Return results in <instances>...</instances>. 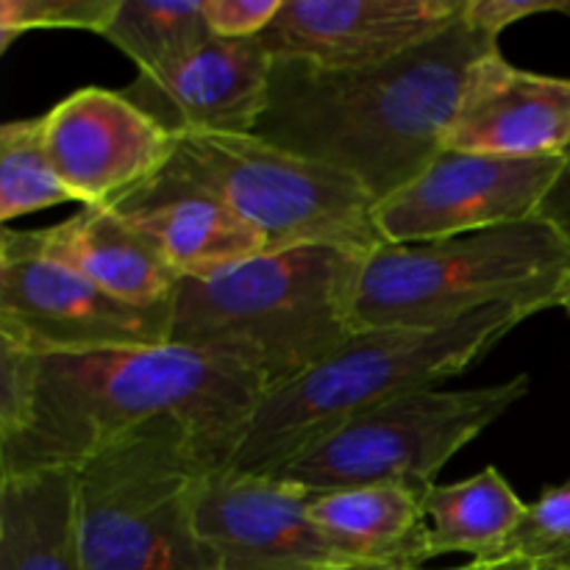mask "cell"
Masks as SVG:
<instances>
[{
	"label": "cell",
	"mask_w": 570,
	"mask_h": 570,
	"mask_svg": "<svg viewBox=\"0 0 570 570\" xmlns=\"http://www.w3.org/2000/svg\"><path fill=\"white\" fill-rule=\"evenodd\" d=\"M495 50L499 39L460 20L371 70L326 72L273 59L254 137L343 170L379 204L443 150L468 72Z\"/></svg>",
	"instance_id": "6da1fadb"
},
{
	"label": "cell",
	"mask_w": 570,
	"mask_h": 570,
	"mask_svg": "<svg viewBox=\"0 0 570 570\" xmlns=\"http://www.w3.org/2000/svg\"><path fill=\"white\" fill-rule=\"evenodd\" d=\"M265 390L250 373L184 345L37 356L28 421L0 443V479L76 471L117 438L178 417L226 468Z\"/></svg>",
	"instance_id": "7a4b0ae2"
},
{
	"label": "cell",
	"mask_w": 570,
	"mask_h": 570,
	"mask_svg": "<svg viewBox=\"0 0 570 570\" xmlns=\"http://www.w3.org/2000/svg\"><path fill=\"white\" fill-rule=\"evenodd\" d=\"M365 256L304 245L267 250L209 278H181L170 343L232 362L265 393L360 334L354 298Z\"/></svg>",
	"instance_id": "3957f363"
},
{
	"label": "cell",
	"mask_w": 570,
	"mask_h": 570,
	"mask_svg": "<svg viewBox=\"0 0 570 570\" xmlns=\"http://www.w3.org/2000/svg\"><path fill=\"white\" fill-rule=\"evenodd\" d=\"M532 315L529 306L504 304L443 328L360 332L321 365L262 395L226 468L271 476L354 417L468 371Z\"/></svg>",
	"instance_id": "277c9868"
},
{
	"label": "cell",
	"mask_w": 570,
	"mask_h": 570,
	"mask_svg": "<svg viewBox=\"0 0 570 570\" xmlns=\"http://www.w3.org/2000/svg\"><path fill=\"white\" fill-rule=\"evenodd\" d=\"M570 243L540 217L365 256L354 298L360 332L443 328L490 306H566Z\"/></svg>",
	"instance_id": "5b68a950"
},
{
	"label": "cell",
	"mask_w": 570,
	"mask_h": 570,
	"mask_svg": "<svg viewBox=\"0 0 570 570\" xmlns=\"http://www.w3.org/2000/svg\"><path fill=\"white\" fill-rule=\"evenodd\" d=\"M212 456L178 417H156L76 468L78 570H220L195 527Z\"/></svg>",
	"instance_id": "8992f818"
},
{
	"label": "cell",
	"mask_w": 570,
	"mask_h": 570,
	"mask_svg": "<svg viewBox=\"0 0 570 570\" xmlns=\"http://www.w3.org/2000/svg\"><path fill=\"white\" fill-rule=\"evenodd\" d=\"M176 161L250 223L267 250L328 245L367 256L384 245L376 198L356 178L254 134L178 137Z\"/></svg>",
	"instance_id": "52a82bcc"
},
{
	"label": "cell",
	"mask_w": 570,
	"mask_h": 570,
	"mask_svg": "<svg viewBox=\"0 0 570 570\" xmlns=\"http://www.w3.org/2000/svg\"><path fill=\"white\" fill-rule=\"evenodd\" d=\"M527 393V373L490 387L415 390L354 417L271 476L306 493L401 484L429 495L445 462Z\"/></svg>",
	"instance_id": "ba28073f"
},
{
	"label": "cell",
	"mask_w": 570,
	"mask_h": 570,
	"mask_svg": "<svg viewBox=\"0 0 570 570\" xmlns=\"http://www.w3.org/2000/svg\"><path fill=\"white\" fill-rule=\"evenodd\" d=\"M566 156H479L440 150L406 187L376 204L384 245H423L538 217Z\"/></svg>",
	"instance_id": "9c48e42d"
},
{
	"label": "cell",
	"mask_w": 570,
	"mask_h": 570,
	"mask_svg": "<svg viewBox=\"0 0 570 570\" xmlns=\"http://www.w3.org/2000/svg\"><path fill=\"white\" fill-rule=\"evenodd\" d=\"M173 304L115 298L70 267L0 250V337L37 356L170 343Z\"/></svg>",
	"instance_id": "30bf717a"
},
{
	"label": "cell",
	"mask_w": 570,
	"mask_h": 570,
	"mask_svg": "<svg viewBox=\"0 0 570 570\" xmlns=\"http://www.w3.org/2000/svg\"><path fill=\"white\" fill-rule=\"evenodd\" d=\"M195 527L220 570H362L312 521L306 490L265 473H206Z\"/></svg>",
	"instance_id": "8fae6325"
},
{
	"label": "cell",
	"mask_w": 570,
	"mask_h": 570,
	"mask_svg": "<svg viewBox=\"0 0 570 570\" xmlns=\"http://www.w3.org/2000/svg\"><path fill=\"white\" fill-rule=\"evenodd\" d=\"M45 150L76 204L109 206L178 154V137L122 92L83 87L42 115Z\"/></svg>",
	"instance_id": "7c38bea8"
},
{
	"label": "cell",
	"mask_w": 570,
	"mask_h": 570,
	"mask_svg": "<svg viewBox=\"0 0 570 570\" xmlns=\"http://www.w3.org/2000/svg\"><path fill=\"white\" fill-rule=\"evenodd\" d=\"M468 0H284L259 33L273 59L348 72L387 65L462 20Z\"/></svg>",
	"instance_id": "4fadbf2b"
},
{
	"label": "cell",
	"mask_w": 570,
	"mask_h": 570,
	"mask_svg": "<svg viewBox=\"0 0 570 570\" xmlns=\"http://www.w3.org/2000/svg\"><path fill=\"white\" fill-rule=\"evenodd\" d=\"M273 56L259 39H217L122 89L173 137L254 134L271 92Z\"/></svg>",
	"instance_id": "5bb4252c"
},
{
	"label": "cell",
	"mask_w": 570,
	"mask_h": 570,
	"mask_svg": "<svg viewBox=\"0 0 570 570\" xmlns=\"http://www.w3.org/2000/svg\"><path fill=\"white\" fill-rule=\"evenodd\" d=\"M570 145V78L521 70L484 56L468 72L443 150L507 159L560 156Z\"/></svg>",
	"instance_id": "9a60e30c"
},
{
	"label": "cell",
	"mask_w": 570,
	"mask_h": 570,
	"mask_svg": "<svg viewBox=\"0 0 570 570\" xmlns=\"http://www.w3.org/2000/svg\"><path fill=\"white\" fill-rule=\"evenodd\" d=\"M109 209L142 234L178 278H209L267 254L262 234L184 170L176 156L159 176L111 200Z\"/></svg>",
	"instance_id": "2e32d148"
},
{
	"label": "cell",
	"mask_w": 570,
	"mask_h": 570,
	"mask_svg": "<svg viewBox=\"0 0 570 570\" xmlns=\"http://www.w3.org/2000/svg\"><path fill=\"white\" fill-rule=\"evenodd\" d=\"M0 250L70 267L115 298L137 306L173 304L181 282L159 250L109 206H83L48 228L3 226Z\"/></svg>",
	"instance_id": "e0dca14e"
},
{
	"label": "cell",
	"mask_w": 570,
	"mask_h": 570,
	"mask_svg": "<svg viewBox=\"0 0 570 570\" xmlns=\"http://www.w3.org/2000/svg\"><path fill=\"white\" fill-rule=\"evenodd\" d=\"M426 495L401 484L317 490L306 507L317 527L362 568L412 570L429 562Z\"/></svg>",
	"instance_id": "ac0fdd59"
},
{
	"label": "cell",
	"mask_w": 570,
	"mask_h": 570,
	"mask_svg": "<svg viewBox=\"0 0 570 570\" xmlns=\"http://www.w3.org/2000/svg\"><path fill=\"white\" fill-rule=\"evenodd\" d=\"M0 570H78L76 471L0 479Z\"/></svg>",
	"instance_id": "d6986e66"
},
{
	"label": "cell",
	"mask_w": 570,
	"mask_h": 570,
	"mask_svg": "<svg viewBox=\"0 0 570 570\" xmlns=\"http://www.w3.org/2000/svg\"><path fill=\"white\" fill-rule=\"evenodd\" d=\"M423 510L429 518V557L471 554L495 560L504 551L512 529L527 512L504 476L493 465L456 484L429 490Z\"/></svg>",
	"instance_id": "ffe728a7"
},
{
	"label": "cell",
	"mask_w": 570,
	"mask_h": 570,
	"mask_svg": "<svg viewBox=\"0 0 570 570\" xmlns=\"http://www.w3.org/2000/svg\"><path fill=\"white\" fill-rule=\"evenodd\" d=\"M139 72H154L212 39L204 0H120L104 33Z\"/></svg>",
	"instance_id": "44dd1931"
},
{
	"label": "cell",
	"mask_w": 570,
	"mask_h": 570,
	"mask_svg": "<svg viewBox=\"0 0 570 570\" xmlns=\"http://www.w3.org/2000/svg\"><path fill=\"white\" fill-rule=\"evenodd\" d=\"M72 200L45 150L42 117L6 122L0 128V223L9 226L17 217Z\"/></svg>",
	"instance_id": "7402d4cb"
},
{
	"label": "cell",
	"mask_w": 570,
	"mask_h": 570,
	"mask_svg": "<svg viewBox=\"0 0 570 570\" xmlns=\"http://www.w3.org/2000/svg\"><path fill=\"white\" fill-rule=\"evenodd\" d=\"M501 557H521L570 570V482L549 484L534 504H527Z\"/></svg>",
	"instance_id": "603a6c76"
},
{
	"label": "cell",
	"mask_w": 570,
	"mask_h": 570,
	"mask_svg": "<svg viewBox=\"0 0 570 570\" xmlns=\"http://www.w3.org/2000/svg\"><path fill=\"white\" fill-rule=\"evenodd\" d=\"M120 0H3L0 3V53L17 37L37 28H78L104 37Z\"/></svg>",
	"instance_id": "cb8c5ba5"
},
{
	"label": "cell",
	"mask_w": 570,
	"mask_h": 570,
	"mask_svg": "<svg viewBox=\"0 0 570 570\" xmlns=\"http://www.w3.org/2000/svg\"><path fill=\"white\" fill-rule=\"evenodd\" d=\"M37 354L0 337V443L22 432L31 412Z\"/></svg>",
	"instance_id": "d4e9b609"
},
{
	"label": "cell",
	"mask_w": 570,
	"mask_h": 570,
	"mask_svg": "<svg viewBox=\"0 0 570 570\" xmlns=\"http://www.w3.org/2000/svg\"><path fill=\"white\" fill-rule=\"evenodd\" d=\"M284 0H204V17L217 39H256L282 11Z\"/></svg>",
	"instance_id": "484cf974"
},
{
	"label": "cell",
	"mask_w": 570,
	"mask_h": 570,
	"mask_svg": "<svg viewBox=\"0 0 570 570\" xmlns=\"http://www.w3.org/2000/svg\"><path fill=\"white\" fill-rule=\"evenodd\" d=\"M534 14L570 17V0H468L462 20L471 28H476V31H484L499 39L507 26Z\"/></svg>",
	"instance_id": "4316f807"
},
{
	"label": "cell",
	"mask_w": 570,
	"mask_h": 570,
	"mask_svg": "<svg viewBox=\"0 0 570 570\" xmlns=\"http://www.w3.org/2000/svg\"><path fill=\"white\" fill-rule=\"evenodd\" d=\"M562 156H566V165H562L560 176H557L549 195H546L543 204H540L538 217L543 223H549L551 228H557V232L570 243V145Z\"/></svg>",
	"instance_id": "83f0119b"
},
{
	"label": "cell",
	"mask_w": 570,
	"mask_h": 570,
	"mask_svg": "<svg viewBox=\"0 0 570 570\" xmlns=\"http://www.w3.org/2000/svg\"><path fill=\"white\" fill-rule=\"evenodd\" d=\"M365 570H384V568H365ZM412 570H429V568H412ZM443 570H568V568L549 566V562L521 560V557H499V560H471L468 566L443 568Z\"/></svg>",
	"instance_id": "f1b7e54d"
},
{
	"label": "cell",
	"mask_w": 570,
	"mask_h": 570,
	"mask_svg": "<svg viewBox=\"0 0 570 570\" xmlns=\"http://www.w3.org/2000/svg\"><path fill=\"white\" fill-rule=\"evenodd\" d=\"M562 309H566V312H568V315H570V298H568V304H566V306H562Z\"/></svg>",
	"instance_id": "f546056e"
}]
</instances>
